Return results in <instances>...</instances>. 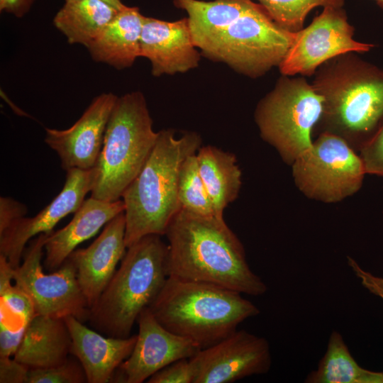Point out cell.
<instances>
[{"instance_id":"ffe728a7","label":"cell","mask_w":383,"mask_h":383,"mask_svg":"<svg viewBox=\"0 0 383 383\" xmlns=\"http://www.w3.org/2000/svg\"><path fill=\"white\" fill-rule=\"evenodd\" d=\"M143 18L138 7L125 5L86 47L92 60L119 70L131 67L140 57Z\"/></svg>"},{"instance_id":"ba28073f","label":"cell","mask_w":383,"mask_h":383,"mask_svg":"<svg viewBox=\"0 0 383 383\" xmlns=\"http://www.w3.org/2000/svg\"><path fill=\"white\" fill-rule=\"evenodd\" d=\"M291 165L299 189L325 203H335L356 193L367 174L359 153L342 137L328 131Z\"/></svg>"},{"instance_id":"9c48e42d","label":"cell","mask_w":383,"mask_h":383,"mask_svg":"<svg viewBox=\"0 0 383 383\" xmlns=\"http://www.w3.org/2000/svg\"><path fill=\"white\" fill-rule=\"evenodd\" d=\"M325 96V116L334 133L358 150L383 121V70L362 65Z\"/></svg>"},{"instance_id":"2e32d148","label":"cell","mask_w":383,"mask_h":383,"mask_svg":"<svg viewBox=\"0 0 383 383\" xmlns=\"http://www.w3.org/2000/svg\"><path fill=\"white\" fill-rule=\"evenodd\" d=\"M140 55L150 61L151 74L157 77L194 69L201 55L193 43L187 17L166 21L145 16Z\"/></svg>"},{"instance_id":"4316f807","label":"cell","mask_w":383,"mask_h":383,"mask_svg":"<svg viewBox=\"0 0 383 383\" xmlns=\"http://www.w3.org/2000/svg\"><path fill=\"white\" fill-rule=\"evenodd\" d=\"M272 20L283 28L297 32L309 12L316 6L341 8L344 0H257Z\"/></svg>"},{"instance_id":"7c38bea8","label":"cell","mask_w":383,"mask_h":383,"mask_svg":"<svg viewBox=\"0 0 383 383\" xmlns=\"http://www.w3.org/2000/svg\"><path fill=\"white\" fill-rule=\"evenodd\" d=\"M371 44L353 38V29L340 8L326 7L294 42L279 65L282 74H311L324 61L350 51L367 52Z\"/></svg>"},{"instance_id":"836d02e7","label":"cell","mask_w":383,"mask_h":383,"mask_svg":"<svg viewBox=\"0 0 383 383\" xmlns=\"http://www.w3.org/2000/svg\"><path fill=\"white\" fill-rule=\"evenodd\" d=\"M27 208L23 204L10 197L0 198V233L13 221L25 216Z\"/></svg>"},{"instance_id":"1f68e13d","label":"cell","mask_w":383,"mask_h":383,"mask_svg":"<svg viewBox=\"0 0 383 383\" xmlns=\"http://www.w3.org/2000/svg\"><path fill=\"white\" fill-rule=\"evenodd\" d=\"M27 323L23 322L17 329H11L4 319L0 324V357L15 355L23 340Z\"/></svg>"},{"instance_id":"6da1fadb","label":"cell","mask_w":383,"mask_h":383,"mask_svg":"<svg viewBox=\"0 0 383 383\" xmlns=\"http://www.w3.org/2000/svg\"><path fill=\"white\" fill-rule=\"evenodd\" d=\"M165 235L169 276L209 282L255 296L267 292L265 283L250 269L243 243L223 217L180 209Z\"/></svg>"},{"instance_id":"83f0119b","label":"cell","mask_w":383,"mask_h":383,"mask_svg":"<svg viewBox=\"0 0 383 383\" xmlns=\"http://www.w3.org/2000/svg\"><path fill=\"white\" fill-rule=\"evenodd\" d=\"M13 269L6 257L0 255L1 306H6L28 323L36 314L28 294L16 283L12 284Z\"/></svg>"},{"instance_id":"cb8c5ba5","label":"cell","mask_w":383,"mask_h":383,"mask_svg":"<svg viewBox=\"0 0 383 383\" xmlns=\"http://www.w3.org/2000/svg\"><path fill=\"white\" fill-rule=\"evenodd\" d=\"M102 0L65 1L53 18L55 27L70 44L85 48L91 43L118 12Z\"/></svg>"},{"instance_id":"4fadbf2b","label":"cell","mask_w":383,"mask_h":383,"mask_svg":"<svg viewBox=\"0 0 383 383\" xmlns=\"http://www.w3.org/2000/svg\"><path fill=\"white\" fill-rule=\"evenodd\" d=\"M94 184L92 168L66 170L64 186L52 201L33 217H21L0 233V255L13 267L21 262L26 244L41 233H51L64 217L76 212L91 192Z\"/></svg>"},{"instance_id":"e0dca14e","label":"cell","mask_w":383,"mask_h":383,"mask_svg":"<svg viewBox=\"0 0 383 383\" xmlns=\"http://www.w3.org/2000/svg\"><path fill=\"white\" fill-rule=\"evenodd\" d=\"M125 233L123 211L105 225L89 247L75 249L68 257L76 267L78 282L89 309L100 297L126 252Z\"/></svg>"},{"instance_id":"603a6c76","label":"cell","mask_w":383,"mask_h":383,"mask_svg":"<svg viewBox=\"0 0 383 383\" xmlns=\"http://www.w3.org/2000/svg\"><path fill=\"white\" fill-rule=\"evenodd\" d=\"M196 158L215 214L223 217L224 209L237 199L242 184L236 157L216 146L201 145Z\"/></svg>"},{"instance_id":"277c9868","label":"cell","mask_w":383,"mask_h":383,"mask_svg":"<svg viewBox=\"0 0 383 383\" xmlns=\"http://www.w3.org/2000/svg\"><path fill=\"white\" fill-rule=\"evenodd\" d=\"M151 234L129 246L119 267L89 309L91 325L109 337L128 338L168 276V245Z\"/></svg>"},{"instance_id":"f1b7e54d","label":"cell","mask_w":383,"mask_h":383,"mask_svg":"<svg viewBox=\"0 0 383 383\" xmlns=\"http://www.w3.org/2000/svg\"><path fill=\"white\" fill-rule=\"evenodd\" d=\"M87 376L79 360L67 358L55 366L30 368L26 383H84Z\"/></svg>"},{"instance_id":"d4e9b609","label":"cell","mask_w":383,"mask_h":383,"mask_svg":"<svg viewBox=\"0 0 383 383\" xmlns=\"http://www.w3.org/2000/svg\"><path fill=\"white\" fill-rule=\"evenodd\" d=\"M306 383H383V372L360 367L351 355L342 335L333 331L326 353L317 368L306 377Z\"/></svg>"},{"instance_id":"d6986e66","label":"cell","mask_w":383,"mask_h":383,"mask_svg":"<svg viewBox=\"0 0 383 383\" xmlns=\"http://www.w3.org/2000/svg\"><path fill=\"white\" fill-rule=\"evenodd\" d=\"M124 211L125 204L121 199L107 201L91 196L85 199L67 225L48 236L44 246L45 267L49 271L57 270L77 246Z\"/></svg>"},{"instance_id":"74e56055","label":"cell","mask_w":383,"mask_h":383,"mask_svg":"<svg viewBox=\"0 0 383 383\" xmlns=\"http://www.w3.org/2000/svg\"><path fill=\"white\" fill-rule=\"evenodd\" d=\"M376 3L383 9V0H374Z\"/></svg>"},{"instance_id":"ac0fdd59","label":"cell","mask_w":383,"mask_h":383,"mask_svg":"<svg viewBox=\"0 0 383 383\" xmlns=\"http://www.w3.org/2000/svg\"><path fill=\"white\" fill-rule=\"evenodd\" d=\"M64 319L71 335V354L82 365L87 382H111L117 369L131 354L137 335L124 338L104 337L74 316Z\"/></svg>"},{"instance_id":"8fae6325","label":"cell","mask_w":383,"mask_h":383,"mask_svg":"<svg viewBox=\"0 0 383 383\" xmlns=\"http://www.w3.org/2000/svg\"><path fill=\"white\" fill-rule=\"evenodd\" d=\"M190 360L195 372L194 383H232L265 374L272 362L265 338L238 329L218 343L200 349Z\"/></svg>"},{"instance_id":"e575fe53","label":"cell","mask_w":383,"mask_h":383,"mask_svg":"<svg viewBox=\"0 0 383 383\" xmlns=\"http://www.w3.org/2000/svg\"><path fill=\"white\" fill-rule=\"evenodd\" d=\"M347 259L350 268L360 280L362 285L383 300V278L364 270L353 257L348 256Z\"/></svg>"},{"instance_id":"44dd1931","label":"cell","mask_w":383,"mask_h":383,"mask_svg":"<svg viewBox=\"0 0 383 383\" xmlns=\"http://www.w3.org/2000/svg\"><path fill=\"white\" fill-rule=\"evenodd\" d=\"M72 339L64 318L35 314L27 323L13 357L29 368L62 363L71 354Z\"/></svg>"},{"instance_id":"3957f363","label":"cell","mask_w":383,"mask_h":383,"mask_svg":"<svg viewBox=\"0 0 383 383\" xmlns=\"http://www.w3.org/2000/svg\"><path fill=\"white\" fill-rule=\"evenodd\" d=\"M202 140L197 133L177 137L173 129L158 131L156 142L140 172L123 192L125 243L128 248L151 234L165 235L180 210L178 175L182 162L196 153Z\"/></svg>"},{"instance_id":"484cf974","label":"cell","mask_w":383,"mask_h":383,"mask_svg":"<svg viewBox=\"0 0 383 383\" xmlns=\"http://www.w3.org/2000/svg\"><path fill=\"white\" fill-rule=\"evenodd\" d=\"M177 195L180 209L202 216L216 215L199 173L196 153L188 156L181 164Z\"/></svg>"},{"instance_id":"d6a6232c","label":"cell","mask_w":383,"mask_h":383,"mask_svg":"<svg viewBox=\"0 0 383 383\" xmlns=\"http://www.w3.org/2000/svg\"><path fill=\"white\" fill-rule=\"evenodd\" d=\"M29 369L14 357H0V382L26 383Z\"/></svg>"},{"instance_id":"30bf717a","label":"cell","mask_w":383,"mask_h":383,"mask_svg":"<svg viewBox=\"0 0 383 383\" xmlns=\"http://www.w3.org/2000/svg\"><path fill=\"white\" fill-rule=\"evenodd\" d=\"M50 234L41 233L30 242L21 264L13 269V281L30 297L36 314L57 318L72 316L84 322L89 320V307L73 262L67 257L57 271L43 272L41 260Z\"/></svg>"},{"instance_id":"5b68a950","label":"cell","mask_w":383,"mask_h":383,"mask_svg":"<svg viewBox=\"0 0 383 383\" xmlns=\"http://www.w3.org/2000/svg\"><path fill=\"white\" fill-rule=\"evenodd\" d=\"M157 135L143 94L136 91L118 96L92 168L91 197L119 200L144 165Z\"/></svg>"},{"instance_id":"4dcf8cb0","label":"cell","mask_w":383,"mask_h":383,"mask_svg":"<svg viewBox=\"0 0 383 383\" xmlns=\"http://www.w3.org/2000/svg\"><path fill=\"white\" fill-rule=\"evenodd\" d=\"M195 372L190 358L175 361L152 375L148 383H194Z\"/></svg>"},{"instance_id":"7a4b0ae2","label":"cell","mask_w":383,"mask_h":383,"mask_svg":"<svg viewBox=\"0 0 383 383\" xmlns=\"http://www.w3.org/2000/svg\"><path fill=\"white\" fill-rule=\"evenodd\" d=\"M148 307L165 328L191 340L200 349L218 343L244 321L260 313L238 292L172 276H168Z\"/></svg>"},{"instance_id":"9a60e30c","label":"cell","mask_w":383,"mask_h":383,"mask_svg":"<svg viewBox=\"0 0 383 383\" xmlns=\"http://www.w3.org/2000/svg\"><path fill=\"white\" fill-rule=\"evenodd\" d=\"M118 97L111 92L102 93L92 99L69 128H45V143L57 152L63 170H89L95 166Z\"/></svg>"},{"instance_id":"f546056e","label":"cell","mask_w":383,"mask_h":383,"mask_svg":"<svg viewBox=\"0 0 383 383\" xmlns=\"http://www.w3.org/2000/svg\"><path fill=\"white\" fill-rule=\"evenodd\" d=\"M358 151L366 173L383 178V121Z\"/></svg>"},{"instance_id":"8992f818","label":"cell","mask_w":383,"mask_h":383,"mask_svg":"<svg viewBox=\"0 0 383 383\" xmlns=\"http://www.w3.org/2000/svg\"><path fill=\"white\" fill-rule=\"evenodd\" d=\"M324 105V95L305 82L282 81L257 106L260 135L292 165L312 145V130Z\"/></svg>"},{"instance_id":"d590c367","label":"cell","mask_w":383,"mask_h":383,"mask_svg":"<svg viewBox=\"0 0 383 383\" xmlns=\"http://www.w3.org/2000/svg\"><path fill=\"white\" fill-rule=\"evenodd\" d=\"M34 1L35 0H0V11L21 18L30 11Z\"/></svg>"},{"instance_id":"5bb4252c","label":"cell","mask_w":383,"mask_h":383,"mask_svg":"<svg viewBox=\"0 0 383 383\" xmlns=\"http://www.w3.org/2000/svg\"><path fill=\"white\" fill-rule=\"evenodd\" d=\"M137 322V340L131 354L115 373L117 382L142 383L168 365L191 358L200 350L191 340L165 328L149 307L142 311Z\"/></svg>"},{"instance_id":"8d00e7d4","label":"cell","mask_w":383,"mask_h":383,"mask_svg":"<svg viewBox=\"0 0 383 383\" xmlns=\"http://www.w3.org/2000/svg\"><path fill=\"white\" fill-rule=\"evenodd\" d=\"M73 0H65V1H70ZM104 1H106L109 3V4L114 6L116 9L121 10L123 7L125 6V5L122 3L121 0H102Z\"/></svg>"},{"instance_id":"52a82bcc","label":"cell","mask_w":383,"mask_h":383,"mask_svg":"<svg viewBox=\"0 0 383 383\" xmlns=\"http://www.w3.org/2000/svg\"><path fill=\"white\" fill-rule=\"evenodd\" d=\"M296 35V32L279 26L255 3L230 24L201 55L225 63L240 74L258 77L280 65Z\"/></svg>"},{"instance_id":"7402d4cb","label":"cell","mask_w":383,"mask_h":383,"mask_svg":"<svg viewBox=\"0 0 383 383\" xmlns=\"http://www.w3.org/2000/svg\"><path fill=\"white\" fill-rule=\"evenodd\" d=\"M255 4L252 0H173L175 7L187 12L193 43L201 55Z\"/></svg>"}]
</instances>
